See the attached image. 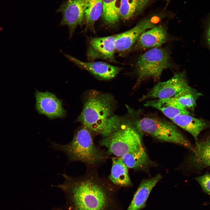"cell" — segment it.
<instances>
[{"mask_svg":"<svg viewBox=\"0 0 210 210\" xmlns=\"http://www.w3.org/2000/svg\"><path fill=\"white\" fill-rule=\"evenodd\" d=\"M56 12L62 13V17L59 25L68 27L69 38H71L77 27L81 26L84 20L81 0H66L62 3Z\"/></svg>","mask_w":210,"mask_h":210,"instance_id":"10","label":"cell"},{"mask_svg":"<svg viewBox=\"0 0 210 210\" xmlns=\"http://www.w3.org/2000/svg\"><path fill=\"white\" fill-rule=\"evenodd\" d=\"M173 66L168 49L160 47L151 48L140 55L136 61V84L148 78L158 80L164 70Z\"/></svg>","mask_w":210,"mask_h":210,"instance_id":"5","label":"cell"},{"mask_svg":"<svg viewBox=\"0 0 210 210\" xmlns=\"http://www.w3.org/2000/svg\"><path fill=\"white\" fill-rule=\"evenodd\" d=\"M103 10L102 15L104 22L112 25L117 23L120 18L121 0H102Z\"/></svg>","mask_w":210,"mask_h":210,"instance_id":"23","label":"cell"},{"mask_svg":"<svg viewBox=\"0 0 210 210\" xmlns=\"http://www.w3.org/2000/svg\"><path fill=\"white\" fill-rule=\"evenodd\" d=\"M188 85L185 72L177 73L167 80L158 82L142 97L141 100L172 97Z\"/></svg>","mask_w":210,"mask_h":210,"instance_id":"8","label":"cell"},{"mask_svg":"<svg viewBox=\"0 0 210 210\" xmlns=\"http://www.w3.org/2000/svg\"><path fill=\"white\" fill-rule=\"evenodd\" d=\"M172 120L176 125L186 130L193 136L195 142L203 130L210 128V121L205 119L195 118L192 115L180 114Z\"/></svg>","mask_w":210,"mask_h":210,"instance_id":"15","label":"cell"},{"mask_svg":"<svg viewBox=\"0 0 210 210\" xmlns=\"http://www.w3.org/2000/svg\"><path fill=\"white\" fill-rule=\"evenodd\" d=\"M116 35L93 38L90 40L87 51L90 62L97 59L115 62Z\"/></svg>","mask_w":210,"mask_h":210,"instance_id":"11","label":"cell"},{"mask_svg":"<svg viewBox=\"0 0 210 210\" xmlns=\"http://www.w3.org/2000/svg\"><path fill=\"white\" fill-rule=\"evenodd\" d=\"M111 153L119 157L144 148L140 133L130 123L120 124L101 142Z\"/></svg>","mask_w":210,"mask_h":210,"instance_id":"6","label":"cell"},{"mask_svg":"<svg viewBox=\"0 0 210 210\" xmlns=\"http://www.w3.org/2000/svg\"><path fill=\"white\" fill-rule=\"evenodd\" d=\"M134 126L139 132L149 135L160 141L183 146L190 151L193 146L175 124L155 116H141L136 119Z\"/></svg>","mask_w":210,"mask_h":210,"instance_id":"3","label":"cell"},{"mask_svg":"<svg viewBox=\"0 0 210 210\" xmlns=\"http://www.w3.org/2000/svg\"><path fill=\"white\" fill-rule=\"evenodd\" d=\"M202 95L188 85L172 97L184 108L190 111H194L197 100Z\"/></svg>","mask_w":210,"mask_h":210,"instance_id":"22","label":"cell"},{"mask_svg":"<svg viewBox=\"0 0 210 210\" xmlns=\"http://www.w3.org/2000/svg\"><path fill=\"white\" fill-rule=\"evenodd\" d=\"M109 179L114 184L127 187L132 185L128 172V167L120 158L112 159V167Z\"/></svg>","mask_w":210,"mask_h":210,"instance_id":"19","label":"cell"},{"mask_svg":"<svg viewBox=\"0 0 210 210\" xmlns=\"http://www.w3.org/2000/svg\"><path fill=\"white\" fill-rule=\"evenodd\" d=\"M51 143L54 150L64 153L68 158V163L80 161L94 165L103 158L102 153L95 146L88 129L85 127L78 130L71 141L65 145Z\"/></svg>","mask_w":210,"mask_h":210,"instance_id":"4","label":"cell"},{"mask_svg":"<svg viewBox=\"0 0 210 210\" xmlns=\"http://www.w3.org/2000/svg\"><path fill=\"white\" fill-rule=\"evenodd\" d=\"M64 182L55 186L66 194L70 210H121L118 198L108 186L90 178H76L65 173Z\"/></svg>","mask_w":210,"mask_h":210,"instance_id":"1","label":"cell"},{"mask_svg":"<svg viewBox=\"0 0 210 210\" xmlns=\"http://www.w3.org/2000/svg\"><path fill=\"white\" fill-rule=\"evenodd\" d=\"M115 107L112 96L92 91L85 101L78 120L88 129L107 136L120 124L119 118L114 114Z\"/></svg>","mask_w":210,"mask_h":210,"instance_id":"2","label":"cell"},{"mask_svg":"<svg viewBox=\"0 0 210 210\" xmlns=\"http://www.w3.org/2000/svg\"><path fill=\"white\" fill-rule=\"evenodd\" d=\"M36 108L38 113L49 118L54 119L64 117L66 110L62 106V101L52 93L36 91Z\"/></svg>","mask_w":210,"mask_h":210,"instance_id":"12","label":"cell"},{"mask_svg":"<svg viewBox=\"0 0 210 210\" xmlns=\"http://www.w3.org/2000/svg\"><path fill=\"white\" fill-rule=\"evenodd\" d=\"M144 105L160 110L171 120L180 114L193 115L191 112L184 108L173 97L147 101Z\"/></svg>","mask_w":210,"mask_h":210,"instance_id":"17","label":"cell"},{"mask_svg":"<svg viewBox=\"0 0 210 210\" xmlns=\"http://www.w3.org/2000/svg\"><path fill=\"white\" fill-rule=\"evenodd\" d=\"M206 38L208 45L210 48V24L206 32Z\"/></svg>","mask_w":210,"mask_h":210,"instance_id":"25","label":"cell"},{"mask_svg":"<svg viewBox=\"0 0 210 210\" xmlns=\"http://www.w3.org/2000/svg\"><path fill=\"white\" fill-rule=\"evenodd\" d=\"M156 17H147L139 21L134 27L116 35V51L125 52L130 50L140 35L146 31L156 26Z\"/></svg>","mask_w":210,"mask_h":210,"instance_id":"9","label":"cell"},{"mask_svg":"<svg viewBox=\"0 0 210 210\" xmlns=\"http://www.w3.org/2000/svg\"><path fill=\"white\" fill-rule=\"evenodd\" d=\"M61 210V209H58V210Z\"/></svg>","mask_w":210,"mask_h":210,"instance_id":"27","label":"cell"},{"mask_svg":"<svg viewBox=\"0 0 210 210\" xmlns=\"http://www.w3.org/2000/svg\"><path fill=\"white\" fill-rule=\"evenodd\" d=\"M167 31L163 26H155L143 33L134 45L136 50H146L160 47L168 40Z\"/></svg>","mask_w":210,"mask_h":210,"instance_id":"14","label":"cell"},{"mask_svg":"<svg viewBox=\"0 0 210 210\" xmlns=\"http://www.w3.org/2000/svg\"><path fill=\"white\" fill-rule=\"evenodd\" d=\"M81 0L84 11L85 30L94 32V24L102 13V0Z\"/></svg>","mask_w":210,"mask_h":210,"instance_id":"18","label":"cell"},{"mask_svg":"<svg viewBox=\"0 0 210 210\" xmlns=\"http://www.w3.org/2000/svg\"><path fill=\"white\" fill-rule=\"evenodd\" d=\"M162 178L161 175L158 174L153 178L142 180L127 210H141L145 207L151 191Z\"/></svg>","mask_w":210,"mask_h":210,"instance_id":"16","label":"cell"},{"mask_svg":"<svg viewBox=\"0 0 210 210\" xmlns=\"http://www.w3.org/2000/svg\"><path fill=\"white\" fill-rule=\"evenodd\" d=\"M171 0H166L167 2V4H168L169 2Z\"/></svg>","mask_w":210,"mask_h":210,"instance_id":"26","label":"cell"},{"mask_svg":"<svg viewBox=\"0 0 210 210\" xmlns=\"http://www.w3.org/2000/svg\"><path fill=\"white\" fill-rule=\"evenodd\" d=\"M153 0H121L120 18L129 20L141 14Z\"/></svg>","mask_w":210,"mask_h":210,"instance_id":"20","label":"cell"},{"mask_svg":"<svg viewBox=\"0 0 210 210\" xmlns=\"http://www.w3.org/2000/svg\"><path fill=\"white\" fill-rule=\"evenodd\" d=\"M185 167L189 173L195 174L210 167V129L200 135L194 150L186 159Z\"/></svg>","mask_w":210,"mask_h":210,"instance_id":"7","label":"cell"},{"mask_svg":"<svg viewBox=\"0 0 210 210\" xmlns=\"http://www.w3.org/2000/svg\"><path fill=\"white\" fill-rule=\"evenodd\" d=\"M70 61L79 67L86 70L98 78L108 80L115 77L120 71L121 68L101 62H88L81 61L76 58L62 52Z\"/></svg>","mask_w":210,"mask_h":210,"instance_id":"13","label":"cell"},{"mask_svg":"<svg viewBox=\"0 0 210 210\" xmlns=\"http://www.w3.org/2000/svg\"><path fill=\"white\" fill-rule=\"evenodd\" d=\"M195 179L203 190L210 195V173H207L195 177Z\"/></svg>","mask_w":210,"mask_h":210,"instance_id":"24","label":"cell"},{"mask_svg":"<svg viewBox=\"0 0 210 210\" xmlns=\"http://www.w3.org/2000/svg\"><path fill=\"white\" fill-rule=\"evenodd\" d=\"M128 168L146 170L153 164L144 148L120 157Z\"/></svg>","mask_w":210,"mask_h":210,"instance_id":"21","label":"cell"}]
</instances>
